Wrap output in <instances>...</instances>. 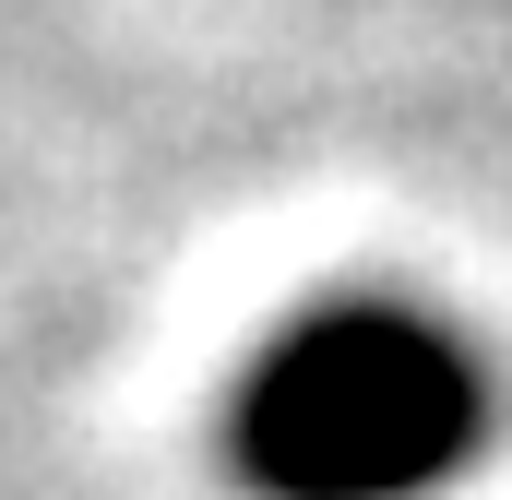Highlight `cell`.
Listing matches in <instances>:
<instances>
[{"label": "cell", "mask_w": 512, "mask_h": 500, "mask_svg": "<svg viewBox=\"0 0 512 500\" xmlns=\"http://www.w3.org/2000/svg\"><path fill=\"white\" fill-rule=\"evenodd\" d=\"M489 441V358L405 310L334 298L286 322L227 405V453L262 500H429Z\"/></svg>", "instance_id": "cell-1"}]
</instances>
